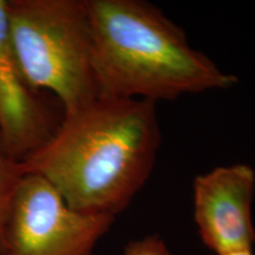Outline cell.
<instances>
[{
	"label": "cell",
	"mask_w": 255,
	"mask_h": 255,
	"mask_svg": "<svg viewBox=\"0 0 255 255\" xmlns=\"http://www.w3.org/2000/svg\"><path fill=\"white\" fill-rule=\"evenodd\" d=\"M161 142L154 102L98 97L64 115L55 136L23 164L72 209L117 216L145 186Z\"/></svg>",
	"instance_id": "obj_1"
},
{
	"label": "cell",
	"mask_w": 255,
	"mask_h": 255,
	"mask_svg": "<svg viewBox=\"0 0 255 255\" xmlns=\"http://www.w3.org/2000/svg\"><path fill=\"white\" fill-rule=\"evenodd\" d=\"M85 7L100 97L157 103L238 83L145 0H85Z\"/></svg>",
	"instance_id": "obj_2"
},
{
	"label": "cell",
	"mask_w": 255,
	"mask_h": 255,
	"mask_svg": "<svg viewBox=\"0 0 255 255\" xmlns=\"http://www.w3.org/2000/svg\"><path fill=\"white\" fill-rule=\"evenodd\" d=\"M8 34L30 87L64 115L100 97L85 0H7Z\"/></svg>",
	"instance_id": "obj_3"
},
{
	"label": "cell",
	"mask_w": 255,
	"mask_h": 255,
	"mask_svg": "<svg viewBox=\"0 0 255 255\" xmlns=\"http://www.w3.org/2000/svg\"><path fill=\"white\" fill-rule=\"evenodd\" d=\"M116 216L72 209L46 178L27 173L4 232L1 255H92Z\"/></svg>",
	"instance_id": "obj_4"
},
{
	"label": "cell",
	"mask_w": 255,
	"mask_h": 255,
	"mask_svg": "<svg viewBox=\"0 0 255 255\" xmlns=\"http://www.w3.org/2000/svg\"><path fill=\"white\" fill-rule=\"evenodd\" d=\"M63 117L59 102L25 78L9 39L7 0H0V149L24 163L55 136Z\"/></svg>",
	"instance_id": "obj_5"
},
{
	"label": "cell",
	"mask_w": 255,
	"mask_h": 255,
	"mask_svg": "<svg viewBox=\"0 0 255 255\" xmlns=\"http://www.w3.org/2000/svg\"><path fill=\"white\" fill-rule=\"evenodd\" d=\"M255 171L248 164L220 165L194 178V219L203 244L216 255L252 250Z\"/></svg>",
	"instance_id": "obj_6"
},
{
	"label": "cell",
	"mask_w": 255,
	"mask_h": 255,
	"mask_svg": "<svg viewBox=\"0 0 255 255\" xmlns=\"http://www.w3.org/2000/svg\"><path fill=\"white\" fill-rule=\"evenodd\" d=\"M26 174L24 164L9 158L0 149V255L4 246V232L15 191Z\"/></svg>",
	"instance_id": "obj_7"
},
{
	"label": "cell",
	"mask_w": 255,
	"mask_h": 255,
	"mask_svg": "<svg viewBox=\"0 0 255 255\" xmlns=\"http://www.w3.org/2000/svg\"><path fill=\"white\" fill-rule=\"evenodd\" d=\"M123 255H174L163 239L157 235L135 239L124 246Z\"/></svg>",
	"instance_id": "obj_8"
},
{
	"label": "cell",
	"mask_w": 255,
	"mask_h": 255,
	"mask_svg": "<svg viewBox=\"0 0 255 255\" xmlns=\"http://www.w3.org/2000/svg\"><path fill=\"white\" fill-rule=\"evenodd\" d=\"M222 255H254L252 250H241V251H235V252H231V253H226Z\"/></svg>",
	"instance_id": "obj_9"
}]
</instances>
